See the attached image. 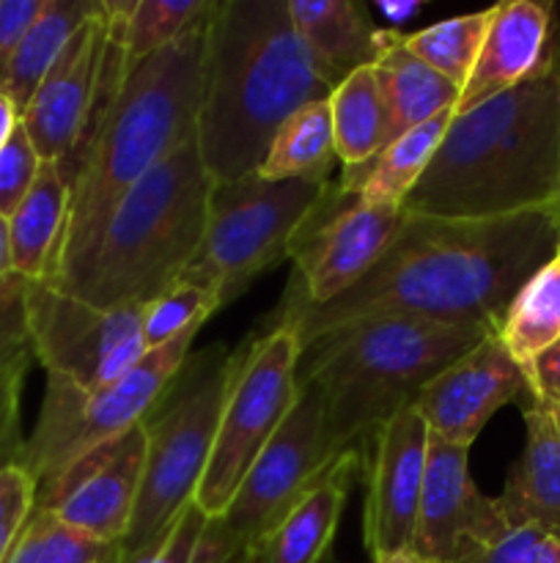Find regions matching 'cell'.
Segmentation results:
<instances>
[{
	"mask_svg": "<svg viewBox=\"0 0 560 563\" xmlns=\"http://www.w3.org/2000/svg\"><path fill=\"white\" fill-rule=\"evenodd\" d=\"M549 209L497 220L406 214L384 256L335 300L311 306L285 291L264 328L313 339L368 319L475 324L497 335L516 291L558 253Z\"/></svg>",
	"mask_w": 560,
	"mask_h": 563,
	"instance_id": "1",
	"label": "cell"
},
{
	"mask_svg": "<svg viewBox=\"0 0 560 563\" xmlns=\"http://www.w3.org/2000/svg\"><path fill=\"white\" fill-rule=\"evenodd\" d=\"M212 9L179 42L126 66L75 157L60 163L71 190L69 220L55 273L44 284L60 289L75 278L121 198L195 135Z\"/></svg>",
	"mask_w": 560,
	"mask_h": 563,
	"instance_id": "2",
	"label": "cell"
},
{
	"mask_svg": "<svg viewBox=\"0 0 560 563\" xmlns=\"http://www.w3.org/2000/svg\"><path fill=\"white\" fill-rule=\"evenodd\" d=\"M329 93L296 36L289 0H217L195 124L203 168L212 181L256 174L280 124Z\"/></svg>",
	"mask_w": 560,
	"mask_h": 563,
	"instance_id": "3",
	"label": "cell"
},
{
	"mask_svg": "<svg viewBox=\"0 0 560 563\" xmlns=\"http://www.w3.org/2000/svg\"><path fill=\"white\" fill-rule=\"evenodd\" d=\"M558 71L560 64L456 113L404 212L445 220L552 212L560 190Z\"/></svg>",
	"mask_w": 560,
	"mask_h": 563,
	"instance_id": "4",
	"label": "cell"
},
{
	"mask_svg": "<svg viewBox=\"0 0 560 563\" xmlns=\"http://www.w3.org/2000/svg\"><path fill=\"white\" fill-rule=\"evenodd\" d=\"M486 335L492 333L475 324L368 319L302 346L300 383L313 385L322 399L329 451L366 454L395 412Z\"/></svg>",
	"mask_w": 560,
	"mask_h": 563,
	"instance_id": "5",
	"label": "cell"
},
{
	"mask_svg": "<svg viewBox=\"0 0 560 563\" xmlns=\"http://www.w3.org/2000/svg\"><path fill=\"white\" fill-rule=\"evenodd\" d=\"M209 190L212 176L192 135L121 198L97 251L60 291L97 308L152 302L195 256Z\"/></svg>",
	"mask_w": 560,
	"mask_h": 563,
	"instance_id": "6",
	"label": "cell"
},
{
	"mask_svg": "<svg viewBox=\"0 0 560 563\" xmlns=\"http://www.w3.org/2000/svg\"><path fill=\"white\" fill-rule=\"evenodd\" d=\"M236 366L239 346L212 344L190 352L146 412V467L132 526L119 544L121 555L163 542L181 511L195 500Z\"/></svg>",
	"mask_w": 560,
	"mask_h": 563,
	"instance_id": "7",
	"label": "cell"
},
{
	"mask_svg": "<svg viewBox=\"0 0 560 563\" xmlns=\"http://www.w3.org/2000/svg\"><path fill=\"white\" fill-rule=\"evenodd\" d=\"M324 187L327 181H272L258 174L212 181L203 240L173 284L214 291L220 306L231 302L258 273L289 258L291 240Z\"/></svg>",
	"mask_w": 560,
	"mask_h": 563,
	"instance_id": "8",
	"label": "cell"
},
{
	"mask_svg": "<svg viewBox=\"0 0 560 563\" xmlns=\"http://www.w3.org/2000/svg\"><path fill=\"white\" fill-rule=\"evenodd\" d=\"M338 456L324 434L322 399L300 383L294 407L261 451L223 515L206 520L195 563H253L258 544L316 487Z\"/></svg>",
	"mask_w": 560,
	"mask_h": 563,
	"instance_id": "9",
	"label": "cell"
},
{
	"mask_svg": "<svg viewBox=\"0 0 560 563\" xmlns=\"http://www.w3.org/2000/svg\"><path fill=\"white\" fill-rule=\"evenodd\" d=\"M192 341L195 333H187L146 352L124 377L97 390H80L66 379L47 377L38 421L20 454V465L36 478V487L53 482L97 445L137 427L190 357Z\"/></svg>",
	"mask_w": 560,
	"mask_h": 563,
	"instance_id": "10",
	"label": "cell"
},
{
	"mask_svg": "<svg viewBox=\"0 0 560 563\" xmlns=\"http://www.w3.org/2000/svg\"><path fill=\"white\" fill-rule=\"evenodd\" d=\"M300 339L285 328H261L242 341L239 366L195 489V506L209 520L223 515L245 473L289 418L300 394Z\"/></svg>",
	"mask_w": 560,
	"mask_h": 563,
	"instance_id": "11",
	"label": "cell"
},
{
	"mask_svg": "<svg viewBox=\"0 0 560 563\" xmlns=\"http://www.w3.org/2000/svg\"><path fill=\"white\" fill-rule=\"evenodd\" d=\"M25 311L33 357L47 377L80 390L102 388L146 357L143 306L97 308L44 280H31Z\"/></svg>",
	"mask_w": 560,
	"mask_h": 563,
	"instance_id": "12",
	"label": "cell"
},
{
	"mask_svg": "<svg viewBox=\"0 0 560 563\" xmlns=\"http://www.w3.org/2000/svg\"><path fill=\"white\" fill-rule=\"evenodd\" d=\"M401 223L404 207L366 201L327 181L291 240L294 273L285 291L311 306L335 300L384 256Z\"/></svg>",
	"mask_w": 560,
	"mask_h": 563,
	"instance_id": "13",
	"label": "cell"
},
{
	"mask_svg": "<svg viewBox=\"0 0 560 563\" xmlns=\"http://www.w3.org/2000/svg\"><path fill=\"white\" fill-rule=\"evenodd\" d=\"M124 71L126 55L110 38L99 0L97 14L77 27L20 115L42 163H69L75 157Z\"/></svg>",
	"mask_w": 560,
	"mask_h": 563,
	"instance_id": "14",
	"label": "cell"
},
{
	"mask_svg": "<svg viewBox=\"0 0 560 563\" xmlns=\"http://www.w3.org/2000/svg\"><path fill=\"white\" fill-rule=\"evenodd\" d=\"M146 467L143 421L97 445L38 487L36 509L97 544H121L132 526Z\"/></svg>",
	"mask_w": 560,
	"mask_h": 563,
	"instance_id": "15",
	"label": "cell"
},
{
	"mask_svg": "<svg viewBox=\"0 0 560 563\" xmlns=\"http://www.w3.org/2000/svg\"><path fill=\"white\" fill-rule=\"evenodd\" d=\"M428 427L415 405L395 412L371 440L362 542L373 563L410 553L426 473Z\"/></svg>",
	"mask_w": 560,
	"mask_h": 563,
	"instance_id": "16",
	"label": "cell"
},
{
	"mask_svg": "<svg viewBox=\"0 0 560 563\" xmlns=\"http://www.w3.org/2000/svg\"><path fill=\"white\" fill-rule=\"evenodd\" d=\"M519 396H530L525 372L497 335H486L475 350L443 368L412 405L432 438L470 449L489 418Z\"/></svg>",
	"mask_w": 560,
	"mask_h": 563,
	"instance_id": "17",
	"label": "cell"
},
{
	"mask_svg": "<svg viewBox=\"0 0 560 563\" xmlns=\"http://www.w3.org/2000/svg\"><path fill=\"white\" fill-rule=\"evenodd\" d=\"M470 449L428 438L421 509L412 553L428 563H450L467 544L508 528L497 500L478 493L470 478Z\"/></svg>",
	"mask_w": 560,
	"mask_h": 563,
	"instance_id": "18",
	"label": "cell"
},
{
	"mask_svg": "<svg viewBox=\"0 0 560 563\" xmlns=\"http://www.w3.org/2000/svg\"><path fill=\"white\" fill-rule=\"evenodd\" d=\"M555 66L558 53L552 47V5L536 0L492 5L481 49L461 86L456 113H467Z\"/></svg>",
	"mask_w": 560,
	"mask_h": 563,
	"instance_id": "19",
	"label": "cell"
},
{
	"mask_svg": "<svg viewBox=\"0 0 560 563\" xmlns=\"http://www.w3.org/2000/svg\"><path fill=\"white\" fill-rule=\"evenodd\" d=\"M497 509L511 528L560 537V407L530 399L525 407V449L511 467Z\"/></svg>",
	"mask_w": 560,
	"mask_h": 563,
	"instance_id": "20",
	"label": "cell"
},
{
	"mask_svg": "<svg viewBox=\"0 0 560 563\" xmlns=\"http://www.w3.org/2000/svg\"><path fill=\"white\" fill-rule=\"evenodd\" d=\"M296 36L305 44L318 75L335 88L357 69L377 64L384 31L360 3L351 0H289Z\"/></svg>",
	"mask_w": 560,
	"mask_h": 563,
	"instance_id": "21",
	"label": "cell"
},
{
	"mask_svg": "<svg viewBox=\"0 0 560 563\" xmlns=\"http://www.w3.org/2000/svg\"><path fill=\"white\" fill-rule=\"evenodd\" d=\"M360 462V451H344L316 487L258 544L253 563H327Z\"/></svg>",
	"mask_w": 560,
	"mask_h": 563,
	"instance_id": "22",
	"label": "cell"
},
{
	"mask_svg": "<svg viewBox=\"0 0 560 563\" xmlns=\"http://www.w3.org/2000/svg\"><path fill=\"white\" fill-rule=\"evenodd\" d=\"M69 179L60 163H42L36 181L9 218L11 269L27 280H49L58 264L66 220Z\"/></svg>",
	"mask_w": 560,
	"mask_h": 563,
	"instance_id": "23",
	"label": "cell"
},
{
	"mask_svg": "<svg viewBox=\"0 0 560 563\" xmlns=\"http://www.w3.org/2000/svg\"><path fill=\"white\" fill-rule=\"evenodd\" d=\"M373 75L390 115L388 143L439 113L456 110L459 102V88L423 64L399 31H384V49L373 64Z\"/></svg>",
	"mask_w": 560,
	"mask_h": 563,
	"instance_id": "24",
	"label": "cell"
},
{
	"mask_svg": "<svg viewBox=\"0 0 560 563\" xmlns=\"http://www.w3.org/2000/svg\"><path fill=\"white\" fill-rule=\"evenodd\" d=\"M456 110L439 113L437 119L404 132L401 137L390 141L379 154H373L368 163L349 165L340 170V190L360 196L366 201L395 203L404 207L406 196L415 190L421 176L426 174L428 163L437 154Z\"/></svg>",
	"mask_w": 560,
	"mask_h": 563,
	"instance_id": "25",
	"label": "cell"
},
{
	"mask_svg": "<svg viewBox=\"0 0 560 563\" xmlns=\"http://www.w3.org/2000/svg\"><path fill=\"white\" fill-rule=\"evenodd\" d=\"M97 11L99 0H47L44 3L42 14L25 33L3 80H0V91L11 99L20 115L25 113L27 102L55 66V60L60 58L77 27L91 20Z\"/></svg>",
	"mask_w": 560,
	"mask_h": 563,
	"instance_id": "26",
	"label": "cell"
},
{
	"mask_svg": "<svg viewBox=\"0 0 560 563\" xmlns=\"http://www.w3.org/2000/svg\"><path fill=\"white\" fill-rule=\"evenodd\" d=\"M209 9L212 0H102L108 33L124 49L126 66L179 42Z\"/></svg>",
	"mask_w": 560,
	"mask_h": 563,
	"instance_id": "27",
	"label": "cell"
},
{
	"mask_svg": "<svg viewBox=\"0 0 560 563\" xmlns=\"http://www.w3.org/2000/svg\"><path fill=\"white\" fill-rule=\"evenodd\" d=\"M335 159L338 152H335L329 99H322L300 108L280 124L256 174L272 181H329L327 174L333 170Z\"/></svg>",
	"mask_w": 560,
	"mask_h": 563,
	"instance_id": "28",
	"label": "cell"
},
{
	"mask_svg": "<svg viewBox=\"0 0 560 563\" xmlns=\"http://www.w3.org/2000/svg\"><path fill=\"white\" fill-rule=\"evenodd\" d=\"M335 152L344 168L362 165L388 146L390 115L373 66L357 69L329 93Z\"/></svg>",
	"mask_w": 560,
	"mask_h": 563,
	"instance_id": "29",
	"label": "cell"
},
{
	"mask_svg": "<svg viewBox=\"0 0 560 563\" xmlns=\"http://www.w3.org/2000/svg\"><path fill=\"white\" fill-rule=\"evenodd\" d=\"M500 344L522 368L560 341V247L511 300L497 330Z\"/></svg>",
	"mask_w": 560,
	"mask_h": 563,
	"instance_id": "30",
	"label": "cell"
},
{
	"mask_svg": "<svg viewBox=\"0 0 560 563\" xmlns=\"http://www.w3.org/2000/svg\"><path fill=\"white\" fill-rule=\"evenodd\" d=\"M489 16H492V9L450 16V20L434 22V25L423 27L417 33H404V44L423 64L432 66L437 75L453 82L461 93V86L470 77L478 49H481Z\"/></svg>",
	"mask_w": 560,
	"mask_h": 563,
	"instance_id": "31",
	"label": "cell"
},
{
	"mask_svg": "<svg viewBox=\"0 0 560 563\" xmlns=\"http://www.w3.org/2000/svg\"><path fill=\"white\" fill-rule=\"evenodd\" d=\"M214 291L192 284H173L143 306V344L146 352L159 350L187 333H198L212 313L220 311Z\"/></svg>",
	"mask_w": 560,
	"mask_h": 563,
	"instance_id": "32",
	"label": "cell"
},
{
	"mask_svg": "<svg viewBox=\"0 0 560 563\" xmlns=\"http://www.w3.org/2000/svg\"><path fill=\"white\" fill-rule=\"evenodd\" d=\"M115 544H97L36 509L5 563H102Z\"/></svg>",
	"mask_w": 560,
	"mask_h": 563,
	"instance_id": "33",
	"label": "cell"
},
{
	"mask_svg": "<svg viewBox=\"0 0 560 563\" xmlns=\"http://www.w3.org/2000/svg\"><path fill=\"white\" fill-rule=\"evenodd\" d=\"M36 478L20 462L0 471V563L11 559L16 542L25 533L36 511Z\"/></svg>",
	"mask_w": 560,
	"mask_h": 563,
	"instance_id": "34",
	"label": "cell"
},
{
	"mask_svg": "<svg viewBox=\"0 0 560 563\" xmlns=\"http://www.w3.org/2000/svg\"><path fill=\"white\" fill-rule=\"evenodd\" d=\"M38 168H42V157L20 121L5 146L0 148V214L3 218H11L20 207L36 181Z\"/></svg>",
	"mask_w": 560,
	"mask_h": 563,
	"instance_id": "35",
	"label": "cell"
},
{
	"mask_svg": "<svg viewBox=\"0 0 560 563\" xmlns=\"http://www.w3.org/2000/svg\"><path fill=\"white\" fill-rule=\"evenodd\" d=\"M33 352H22L11 363L0 368V471L14 462H20L22 445V383H25L27 363H31Z\"/></svg>",
	"mask_w": 560,
	"mask_h": 563,
	"instance_id": "36",
	"label": "cell"
},
{
	"mask_svg": "<svg viewBox=\"0 0 560 563\" xmlns=\"http://www.w3.org/2000/svg\"><path fill=\"white\" fill-rule=\"evenodd\" d=\"M209 517L192 500L184 511L179 515V520L173 522V528L168 531V537L163 539L154 548L141 550L135 555H121L119 548V563H195L198 542H201L203 526H206Z\"/></svg>",
	"mask_w": 560,
	"mask_h": 563,
	"instance_id": "37",
	"label": "cell"
},
{
	"mask_svg": "<svg viewBox=\"0 0 560 563\" xmlns=\"http://www.w3.org/2000/svg\"><path fill=\"white\" fill-rule=\"evenodd\" d=\"M31 280L11 273L0 284V368L31 352V335H27V311L25 295Z\"/></svg>",
	"mask_w": 560,
	"mask_h": 563,
	"instance_id": "38",
	"label": "cell"
},
{
	"mask_svg": "<svg viewBox=\"0 0 560 563\" xmlns=\"http://www.w3.org/2000/svg\"><path fill=\"white\" fill-rule=\"evenodd\" d=\"M544 533L536 528H503L494 537L472 542L450 563H527Z\"/></svg>",
	"mask_w": 560,
	"mask_h": 563,
	"instance_id": "39",
	"label": "cell"
},
{
	"mask_svg": "<svg viewBox=\"0 0 560 563\" xmlns=\"http://www.w3.org/2000/svg\"><path fill=\"white\" fill-rule=\"evenodd\" d=\"M47 0H0V80Z\"/></svg>",
	"mask_w": 560,
	"mask_h": 563,
	"instance_id": "40",
	"label": "cell"
},
{
	"mask_svg": "<svg viewBox=\"0 0 560 563\" xmlns=\"http://www.w3.org/2000/svg\"><path fill=\"white\" fill-rule=\"evenodd\" d=\"M530 388V399L560 407V341L544 350L530 366L522 368Z\"/></svg>",
	"mask_w": 560,
	"mask_h": 563,
	"instance_id": "41",
	"label": "cell"
},
{
	"mask_svg": "<svg viewBox=\"0 0 560 563\" xmlns=\"http://www.w3.org/2000/svg\"><path fill=\"white\" fill-rule=\"evenodd\" d=\"M527 563H560V537L555 533H544L533 548Z\"/></svg>",
	"mask_w": 560,
	"mask_h": 563,
	"instance_id": "42",
	"label": "cell"
},
{
	"mask_svg": "<svg viewBox=\"0 0 560 563\" xmlns=\"http://www.w3.org/2000/svg\"><path fill=\"white\" fill-rule=\"evenodd\" d=\"M20 124V110L11 104V99L0 91V148L5 146V141L11 137V132Z\"/></svg>",
	"mask_w": 560,
	"mask_h": 563,
	"instance_id": "43",
	"label": "cell"
},
{
	"mask_svg": "<svg viewBox=\"0 0 560 563\" xmlns=\"http://www.w3.org/2000/svg\"><path fill=\"white\" fill-rule=\"evenodd\" d=\"M14 273L11 269V236H9V218L0 214V284H3L9 275Z\"/></svg>",
	"mask_w": 560,
	"mask_h": 563,
	"instance_id": "44",
	"label": "cell"
},
{
	"mask_svg": "<svg viewBox=\"0 0 560 563\" xmlns=\"http://www.w3.org/2000/svg\"><path fill=\"white\" fill-rule=\"evenodd\" d=\"M417 9H421V5H415V3H382L379 5V11H382L390 22L410 20L412 14H417Z\"/></svg>",
	"mask_w": 560,
	"mask_h": 563,
	"instance_id": "45",
	"label": "cell"
},
{
	"mask_svg": "<svg viewBox=\"0 0 560 563\" xmlns=\"http://www.w3.org/2000/svg\"><path fill=\"white\" fill-rule=\"evenodd\" d=\"M558 86H560V71H558ZM558 152H560V126H558ZM552 214H555V223H558V231H560V190H558V201H555V207H552Z\"/></svg>",
	"mask_w": 560,
	"mask_h": 563,
	"instance_id": "46",
	"label": "cell"
},
{
	"mask_svg": "<svg viewBox=\"0 0 560 563\" xmlns=\"http://www.w3.org/2000/svg\"><path fill=\"white\" fill-rule=\"evenodd\" d=\"M102 563H119V544H115L113 550H110L108 555H104V561Z\"/></svg>",
	"mask_w": 560,
	"mask_h": 563,
	"instance_id": "47",
	"label": "cell"
},
{
	"mask_svg": "<svg viewBox=\"0 0 560 563\" xmlns=\"http://www.w3.org/2000/svg\"><path fill=\"white\" fill-rule=\"evenodd\" d=\"M327 563H335V561H333V555H329V561H327Z\"/></svg>",
	"mask_w": 560,
	"mask_h": 563,
	"instance_id": "48",
	"label": "cell"
}]
</instances>
